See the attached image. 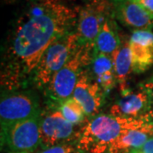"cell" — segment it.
<instances>
[{
	"label": "cell",
	"instance_id": "obj_17",
	"mask_svg": "<svg viewBox=\"0 0 153 153\" xmlns=\"http://www.w3.org/2000/svg\"><path fill=\"white\" fill-rule=\"evenodd\" d=\"M55 105H57L58 109L61 111L63 117L69 123H71V124L75 126L82 124L86 120L87 116L85 114L82 105L72 96Z\"/></svg>",
	"mask_w": 153,
	"mask_h": 153
},
{
	"label": "cell",
	"instance_id": "obj_19",
	"mask_svg": "<svg viewBox=\"0 0 153 153\" xmlns=\"http://www.w3.org/2000/svg\"><path fill=\"white\" fill-rule=\"evenodd\" d=\"M153 16V0H131Z\"/></svg>",
	"mask_w": 153,
	"mask_h": 153
},
{
	"label": "cell",
	"instance_id": "obj_14",
	"mask_svg": "<svg viewBox=\"0 0 153 153\" xmlns=\"http://www.w3.org/2000/svg\"><path fill=\"white\" fill-rule=\"evenodd\" d=\"M88 70L105 94L113 89L117 83L112 59L108 55L94 51Z\"/></svg>",
	"mask_w": 153,
	"mask_h": 153
},
{
	"label": "cell",
	"instance_id": "obj_4",
	"mask_svg": "<svg viewBox=\"0 0 153 153\" xmlns=\"http://www.w3.org/2000/svg\"><path fill=\"white\" fill-rule=\"evenodd\" d=\"M81 44L76 31L57 39L44 52L33 73V82L40 89H45L56 72L67 63Z\"/></svg>",
	"mask_w": 153,
	"mask_h": 153
},
{
	"label": "cell",
	"instance_id": "obj_1",
	"mask_svg": "<svg viewBox=\"0 0 153 153\" xmlns=\"http://www.w3.org/2000/svg\"><path fill=\"white\" fill-rule=\"evenodd\" d=\"M78 10L58 0H31L15 21L6 43L2 86L16 90L33 76L44 52L75 31Z\"/></svg>",
	"mask_w": 153,
	"mask_h": 153
},
{
	"label": "cell",
	"instance_id": "obj_20",
	"mask_svg": "<svg viewBox=\"0 0 153 153\" xmlns=\"http://www.w3.org/2000/svg\"><path fill=\"white\" fill-rule=\"evenodd\" d=\"M131 153H153V137L149 139L141 147L133 151Z\"/></svg>",
	"mask_w": 153,
	"mask_h": 153
},
{
	"label": "cell",
	"instance_id": "obj_23",
	"mask_svg": "<svg viewBox=\"0 0 153 153\" xmlns=\"http://www.w3.org/2000/svg\"><path fill=\"white\" fill-rule=\"evenodd\" d=\"M9 153H29V152H10Z\"/></svg>",
	"mask_w": 153,
	"mask_h": 153
},
{
	"label": "cell",
	"instance_id": "obj_7",
	"mask_svg": "<svg viewBox=\"0 0 153 153\" xmlns=\"http://www.w3.org/2000/svg\"><path fill=\"white\" fill-rule=\"evenodd\" d=\"M38 94L31 90H11L2 93L0 101L1 125L26 120L41 114Z\"/></svg>",
	"mask_w": 153,
	"mask_h": 153
},
{
	"label": "cell",
	"instance_id": "obj_3",
	"mask_svg": "<svg viewBox=\"0 0 153 153\" xmlns=\"http://www.w3.org/2000/svg\"><path fill=\"white\" fill-rule=\"evenodd\" d=\"M94 51V45L81 43L76 53L55 73L44 89V94L51 103L57 104L72 96L78 78L90 65Z\"/></svg>",
	"mask_w": 153,
	"mask_h": 153
},
{
	"label": "cell",
	"instance_id": "obj_15",
	"mask_svg": "<svg viewBox=\"0 0 153 153\" xmlns=\"http://www.w3.org/2000/svg\"><path fill=\"white\" fill-rule=\"evenodd\" d=\"M122 38L115 17L107 19L103 24L94 42L95 51L110 56L111 59L120 48Z\"/></svg>",
	"mask_w": 153,
	"mask_h": 153
},
{
	"label": "cell",
	"instance_id": "obj_18",
	"mask_svg": "<svg viewBox=\"0 0 153 153\" xmlns=\"http://www.w3.org/2000/svg\"><path fill=\"white\" fill-rule=\"evenodd\" d=\"M38 153H86L77 146L76 144H62L52 147L43 149Z\"/></svg>",
	"mask_w": 153,
	"mask_h": 153
},
{
	"label": "cell",
	"instance_id": "obj_22",
	"mask_svg": "<svg viewBox=\"0 0 153 153\" xmlns=\"http://www.w3.org/2000/svg\"><path fill=\"white\" fill-rule=\"evenodd\" d=\"M4 3H5L7 4H13V3H15L16 0H2Z\"/></svg>",
	"mask_w": 153,
	"mask_h": 153
},
{
	"label": "cell",
	"instance_id": "obj_8",
	"mask_svg": "<svg viewBox=\"0 0 153 153\" xmlns=\"http://www.w3.org/2000/svg\"><path fill=\"white\" fill-rule=\"evenodd\" d=\"M114 16L112 0H91L79 9L76 34L82 44L94 45L95 39L105 22Z\"/></svg>",
	"mask_w": 153,
	"mask_h": 153
},
{
	"label": "cell",
	"instance_id": "obj_5",
	"mask_svg": "<svg viewBox=\"0 0 153 153\" xmlns=\"http://www.w3.org/2000/svg\"><path fill=\"white\" fill-rule=\"evenodd\" d=\"M81 131L75 128L63 117L55 104H51L47 111L41 113L40 123V148L52 147L62 144H76Z\"/></svg>",
	"mask_w": 153,
	"mask_h": 153
},
{
	"label": "cell",
	"instance_id": "obj_24",
	"mask_svg": "<svg viewBox=\"0 0 153 153\" xmlns=\"http://www.w3.org/2000/svg\"><path fill=\"white\" fill-rule=\"evenodd\" d=\"M88 1H91V0H88Z\"/></svg>",
	"mask_w": 153,
	"mask_h": 153
},
{
	"label": "cell",
	"instance_id": "obj_10",
	"mask_svg": "<svg viewBox=\"0 0 153 153\" xmlns=\"http://www.w3.org/2000/svg\"><path fill=\"white\" fill-rule=\"evenodd\" d=\"M150 93L144 86L135 91L130 89L122 94L110 109V114L123 118H139L152 111Z\"/></svg>",
	"mask_w": 153,
	"mask_h": 153
},
{
	"label": "cell",
	"instance_id": "obj_21",
	"mask_svg": "<svg viewBox=\"0 0 153 153\" xmlns=\"http://www.w3.org/2000/svg\"><path fill=\"white\" fill-rule=\"evenodd\" d=\"M144 87L146 88L147 89V91L150 93V95H151V99H152V105L153 107V77L150 80L146 82V83L145 85H143Z\"/></svg>",
	"mask_w": 153,
	"mask_h": 153
},
{
	"label": "cell",
	"instance_id": "obj_13",
	"mask_svg": "<svg viewBox=\"0 0 153 153\" xmlns=\"http://www.w3.org/2000/svg\"><path fill=\"white\" fill-rule=\"evenodd\" d=\"M153 137V117L142 125L126 129L111 145L106 153H131Z\"/></svg>",
	"mask_w": 153,
	"mask_h": 153
},
{
	"label": "cell",
	"instance_id": "obj_2",
	"mask_svg": "<svg viewBox=\"0 0 153 153\" xmlns=\"http://www.w3.org/2000/svg\"><path fill=\"white\" fill-rule=\"evenodd\" d=\"M153 117V110L139 118H123L98 114L82 127L77 146L86 153H106L123 132L144 124Z\"/></svg>",
	"mask_w": 153,
	"mask_h": 153
},
{
	"label": "cell",
	"instance_id": "obj_16",
	"mask_svg": "<svg viewBox=\"0 0 153 153\" xmlns=\"http://www.w3.org/2000/svg\"><path fill=\"white\" fill-rule=\"evenodd\" d=\"M114 64L117 82L120 86L122 94L128 91V79L133 71L132 69L131 52L129 47V39H122L120 48L112 57Z\"/></svg>",
	"mask_w": 153,
	"mask_h": 153
},
{
	"label": "cell",
	"instance_id": "obj_12",
	"mask_svg": "<svg viewBox=\"0 0 153 153\" xmlns=\"http://www.w3.org/2000/svg\"><path fill=\"white\" fill-rule=\"evenodd\" d=\"M116 20L127 27L136 30H152L153 16L131 0H112Z\"/></svg>",
	"mask_w": 153,
	"mask_h": 153
},
{
	"label": "cell",
	"instance_id": "obj_9",
	"mask_svg": "<svg viewBox=\"0 0 153 153\" xmlns=\"http://www.w3.org/2000/svg\"><path fill=\"white\" fill-rule=\"evenodd\" d=\"M105 95L102 88L92 77L88 68L85 69L78 78L72 97L82 105L88 117L91 118L99 114L104 104Z\"/></svg>",
	"mask_w": 153,
	"mask_h": 153
},
{
	"label": "cell",
	"instance_id": "obj_11",
	"mask_svg": "<svg viewBox=\"0 0 153 153\" xmlns=\"http://www.w3.org/2000/svg\"><path fill=\"white\" fill-rule=\"evenodd\" d=\"M132 69L143 73L153 65V33L151 30L133 31L129 38Z\"/></svg>",
	"mask_w": 153,
	"mask_h": 153
},
{
	"label": "cell",
	"instance_id": "obj_6",
	"mask_svg": "<svg viewBox=\"0 0 153 153\" xmlns=\"http://www.w3.org/2000/svg\"><path fill=\"white\" fill-rule=\"evenodd\" d=\"M42 113V112H41ZM41 114L26 120L1 125V147L12 152H34L40 147Z\"/></svg>",
	"mask_w": 153,
	"mask_h": 153
}]
</instances>
